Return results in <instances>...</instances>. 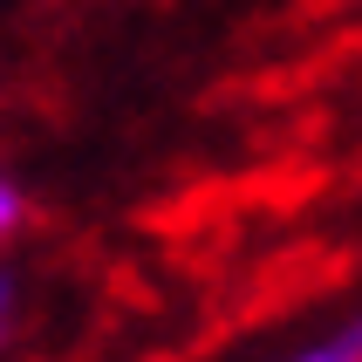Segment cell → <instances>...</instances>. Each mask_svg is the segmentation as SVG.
Segmentation results:
<instances>
[{
	"instance_id": "obj_1",
	"label": "cell",
	"mask_w": 362,
	"mask_h": 362,
	"mask_svg": "<svg viewBox=\"0 0 362 362\" xmlns=\"http://www.w3.org/2000/svg\"><path fill=\"white\" fill-rule=\"evenodd\" d=\"M274 362H362V335H356V322H335L322 335H308V342L281 349Z\"/></svg>"
},
{
	"instance_id": "obj_2",
	"label": "cell",
	"mask_w": 362,
	"mask_h": 362,
	"mask_svg": "<svg viewBox=\"0 0 362 362\" xmlns=\"http://www.w3.org/2000/svg\"><path fill=\"white\" fill-rule=\"evenodd\" d=\"M21 226H28V192L14 185V171L0 164V253L21 240Z\"/></svg>"
},
{
	"instance_id": "obj_3",
	"label": "cell",
	"mask_w": 362,
	"mask_h": 362,
	"mask_svg": "<svg viewBox=\"0 0 362 362\" xmlns=\"http://www.w3.org/2000/svg\"><path fill=\"white\" fill-rule=\"evenodd\" d=\"M21 315H28V287H21V274L7 260H0V349L21 335Z\"/></svg>"
}]
</instances>
